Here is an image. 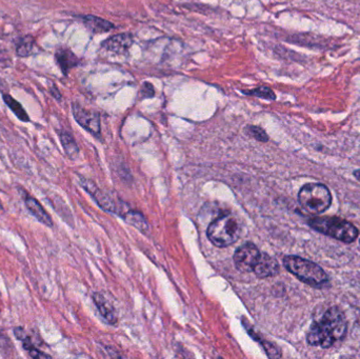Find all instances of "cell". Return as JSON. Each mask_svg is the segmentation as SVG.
Listing matches in <instances>:
<instances>
[{
    "label": "cell",
    "mask_w": 360,
    "mask_h": 359,
    "mask_svg": "<svg viewBox=\"0 0 360 359\" xmlns=\"http://www.w3.org/2000/svg\"><path fill=\"white\" fill-rule=\"evenodd\" d=\"M4 212V208H2L1 204H0V213Z\"/></svg>",
    "instance_id": "25"
},
{
    "label": "cell",
    "mask_w": 360,
    "mask_h": 359,
    "mask_svg": "<svg viewBox=\"0 0 360 359\" xmlns=\"http://www.w3.org/2000/svg\"><path fill=\"white\" fill-rule=\"evenodd\" d=\"M50 92L52 93V95L55 97V98L59 99V100H60V93H59V91L57 90L55 86H52V88H51Z\"/></svg>",
    "instance_id": "23"
},
{
    "label": "cell",
    "mask_w": 360,
    "mask_h": 359,
    "mask_svg": "<svg viewBox=\"0 0 360 359\" xmlns=\"http://www.w3.org/2000/svg\"><path fill=\"white\" fill-rule=\"evenodd\" d=\"M285 269L300 282L312 287H321L329 280V276L317 263L298 256H285L283 259Z\"/></svg>",
    "instance_id": "3"
},
{
    "label": "cell",
    "mask_w": 360,
    "mask_h": 359,
    "mask_svg": "<svg viewBox=\"0 0 360 359\" xmlns=\"http://www.w3.org/2000/svg\"><path fill=\"white\" fill-rule=\"evenodd\" d=\"M243 94L251 95V96L259 97V98L266 99V100H275L276 96L275 93L268 86H259L254 90L243 91Z\"/></svg>",
    "instance_id": "18"
},
{
    "label": "cell",
    "mask_w": 360,
    "mask_h": 359,
    "mask_svg": "<svg viewBox=\"0 0 360 359\" xmlns=\"http://www.w3.org/2000/svg\"><path fill=\"white\" fill-rule=\"evenodd\" d=\"M57 63L65 75H68L70 70L78 65V58L69 48H59L55 54Z\"/></svg>",
    "instance_id": "11"
},
{
    "label": "cell",
    "mask_w": 360,
    "mask_h": 359,
    "mask_svg": "<svg viewBox=\"0 0 360 359\" xmlns=\"http://www.w3.org/2000/svg\"><path fill=\"white\" fill-rule=\"evenodd\" d=\"M133 44V37L131 34H117V35L110 37L109 39L103 42V48L110 52L122 54L126 53L131 48Z\"/></svg>",
    "instance_id": "9"
},
{
    "label": "cell",
    "mask_w": 360,
    "mask_h": 359,
    "mask_svg": "<svg viewBox=\"0 0 360 359\" xmlns=\"http://www.w3.org/2000/svg\"><path fill=\"white\" fill-rule=\"evenodd\" d=\"M25 206H27V210L34 215L36 219L40 223H44L46 227H53V221L51 218L50 215L48 214L44 207L31 196H27L25 200Z\"/></svg>",
    "instance_id": "10"
},
{
    "label": "cell",
    "mask_w": 360,
    "mask_h": 359,
    "mask_svg": "<svg viewBox=\"0 0 360 359\" xmlns=\"http://www.w3.org/2000/svg\"><path fill=\"white\" fill-rule=\"evenodd\" d=\"M151 84H143V94L147 97H152L154 95L153 92H149V89L151 88Z\"/></svg>",
    "instance_id": "22"
},
{
    "label": "cell",
    "mask_w": 360,
    "mask_h": 359,
    "mask_svg": "<svg viewBox=\"0 0 360 359\" xmlns=\"http://www.w3.org/2000/svg\"><path fill=\"white\" fill-rule=\"evenodd\" d=\"M8 343H10L8 339H2V337H0V358H4V356H6V354L2 353V352L8 351V346L10 345Z\"/></svg>",
    "instance_id": "21"
},
{
    "label": "cell",
    "mask_w": 360,
    "mask_h": 359,
    "mask_svg": "<svg viewBox=\"0 0 360 359\" xmlns=\"http://www.w3.org/2000/svg\"><path fill=\"white\" fill-rule=\"evenodd\" d=\"M73 115L76 122L82 128L86 129L95 136H98L101 134V119H99L98 114L92 111H86L77 103H74Z\"/></svg>",
    "instance_id": "7"
},
{
    "label": "cell",
    "mask_w": 360,
    "mask_h": 359,
    "mask_svg": "<svg viewBox=\"0 0 360 359\" xmlns=\"http://www.w3.org/2000/svg\"><path fill=\"white\" fill-rule=\"evenodd\" d=\"M245 131H247V133H248V134L250 135V136L253 137V138H255L256 141H269L268 135H266V133L264 132V131L262 130V128H259V126H247V129H245Z\"/></svg>",
    "instance_id": "20"
},
{
    "label": "cell",
    "mask_w": 360,
    "mask_h": 359,
    "mask_svg": "<svg viewBox=\"0 0 360 359\" xmlns=\"http://www.w3.org/2000/svg\"><path fill=\"white\" fill-rule=\"evenodd\" d=\"M309 223L315 231L345 244H352L359 235V229L352 223L340 217H314Z\"/></svg>",
    "instance_id": "2"
},
{
    "label": "cell",
    "mask_w": 360,
    "mask_h": 359,
    "mask_svg": "<svg viewBox=\"0 0 360 359\" xmlns=\"http://www.w3.org/2000/svg\"><path fill=\"white\" fill-rule=\"evenodd\" d=\"M2 98H4V101L6 103V105L12 110L13 113L17 116V118H18L19 120L25 122H30L29 115H27V112L23 109L20 103H18L16 99L13 98V97L8 94H4Z\"/></svg>",
    "instance_id": "14"
},
{
    "label": "cell",
    "mask_w": 360,
    "mask_h": 359,
    "mask_svg": "<svg viewBox=\"0 0 360 359\" xmlns=\"http://www.w3.org/2000/svg\"><path fill=\"white\" fill-rule=\"evenodd\" d=\"M60 141L61 145H63V149H65V153L69 157L75 158L76 156L78 155V150L77 145H76V141H74L73 136H72L70 133L63 132L60 133Z\"/></svg>",
    "instance_id": "16"
},
{
    "label": "cell",
    "mask_w": 360,
    "mask_h": 359,
    "mask_svg": "<svg viewBox=\"0 0 360 359\" xmlns=\"http://www.w3.org/2000/svg\"><path fill=\"white\" fill-rule=\"evenodd\" d=\"M353 175H354L355 178H356L357 181H360V169H359V170L355 171V172L353 173Z\"/></svg>",
    "instance_id": "24"
},
{
    "label": "cell",
    "mask_w": 360,
    "mask_h": 359,
    "mask_svg": "<svg viewBox=\"0 0 360 359\" xmlns=\"http://www.w3.org/2000/svg\"><path fill=\"white\" fill-rule=\"evenodd\" d=\"M332 194L323 183H307L298 193V202L307 212L319 215L326 212L332 204Z\"/></svg>",
    "instance_id": "4"
},
{
    "label": "cell",
    "mask_w": 360,
    "mask_h": 359,
    "mask_svg": "<svg viewBox=\"0 0 360 359\" xmlns=\"http://www.w3.org/2000/svg\"><path fill=\"white\" fill-rule=\"evenodd\" d=\"M279 263L266 253H260L253 272L260 278H272L279 273Z\"/></svg>",
    "instance_id": "8"
},
{
    "label": "cell",
    "mask_w": 360,
    "mask_h": 359,
    "mask_svg": "<svg viewBox=\"0 0 360 359\" xmlns=\"http://www.w3.org/2000/svg\"><path fill=\"white\" fill-rule=\"evenodd\" d=\"M240 235L238 219L232 215H222L212 221L207 228V237L212 244L219 248L231 246L237 242Z\"/></svg>",
    "instance_id": "5"
},
{
    "label": "cell",
    "mask_w": 360,
    "mask_h": 359,
    "mask_svg": "<svg viewBox=\"0 0 360 359\" xmlns=\"http://www.w3.org/2000/svg\"><path fill=\"white\" fill-rule=\"evenodd\" d=\"M23 348H25L27 353L29 354L30 358H51V356H49L48 354L42 353L41 351L35 348V346L32 344V341H30L29 337H25L23 339Z\"/></svg>",
    "instance_id": "19"
},
{
    "label": "cell",
    "mask_w": 360,
    "mask_h": 359,
    "mask_svg": "<svg viewBox=\"0 0 360 359\" xmlns=\"http://www.w3.org/2000/svg\"><path fill=\"white\" fill-rule=\"evenodd\" d=\"M260 253L262 252L258 250L257 247L251 242L243 244L240 248L237 249L234 254V263L237 270L243 273L253 272Z\"/></svg>",
    "instance_id": "6"
},
{
    "label": "cell",
    "mask_w": 360,
    "mask_h": 359,
    "mask_svg": "<svg viewBox=\"0 0 360 359\" xmlns=\"http://www.w3.org/2000/svg\"><path fill=\"white\" fill-rule=\"evenodd\" d=\"M93 299H94L95 305L98 308L99 312H101L103 318H105L109 324H116V322H117V315H116L113 306H112L103 295L99 294V293H95V294L93 295Z\"/></svg>",
    "instance_id": "12"
},
{
    "label": "cell",
    "mask_w": 360,
    "mask_h": 359,
    "mask_svg": "<svg viewBox=\"0 0 360 359\" xmlns=\"http://www.w3.org/2000/svg\"><path fill=\"white\" fill-rule=\"evenodd\" d=\"M34 42H35V38L30 35L17 39L16 44H15L16 54L19 57H27L31 55L33 52Z\"/></svg>",
    "instance_id": "15"
},
{
    "label": "cell",
    "mask_w": 360,
    "mask_h": 359,
    "mask_svg": "<svg viewBox=\"0 0 360 359\" xmlns=\"http://www.w3.org/2000/svg\"><path fill=\"white\" fill-rule=\"evenodd\" d=\"M347 330L348 322L344 312L333 307L311 326L307 335V341L313 347L328 349L338 341H342L346 337Z\"/></svg>",
    "instance_id": "1"
},
{
    "label": "cell",
    "mask_w": 360,
    "mask_h": 359,
    "mask_svg": "<svg viewBox=\"0 0 360 359\" xmlns=\"http://www.w3.org/2000/svg\"><path fill=\"white\" fill-rule=\"evenodd\" d=\"M82 18L84 25L93 33H105V32L111 31L115 27V25L110 21L99 18V17L92 16V15H88V16H84Z\"/></svg>",
    "instance_id": "13"
},
{
    "label": "cell",
    "mask_w": 360,
    "mask_h": 359,
    "mask_svg": "<svg viewBox=\"0 0 360 359\" xmlns=\"http://www.w3.org/2000/svg\"><path fill=\"white\" fill-rule=\"evenodd\" d=\"M124 219H126L127 223H130L133 227L139 229V231L146 232L149 229V226H148L147 221H146L145 217L139 212H130L124 216Z\"/></svg>",
    "instance_id": "17"
}]
</instances>
